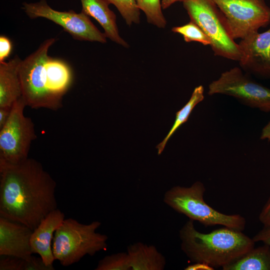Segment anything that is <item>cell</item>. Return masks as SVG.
I'll return each mask as SVG.
<instances>
[{"mask_svg": "<svg viewBox=\"0 0 270 270\" xmlns=\"http://www.w3.org/2000/svg\"><path fill=\"white\" fill-rule=\"evenodd\" d=\"M204 184L196 181L189 187L175 186L167 190L164 202L176 212L205 226L221 225L243 232L245 218L239 214H226L216 210L204 201Z\"/></svg>", "mask_w": 270, "mask_h": 270, "instance_id": "obj_5", "label": "cell"}, {"mask_svg": "<svg viewBox=\"0 0 270 270\" xmlns=\"http://www.w3.org/2000/svg\"><path fill=\"white\" fill-rule=\"evenodd\" d=\"M214 269V268L201 262H194V264L189 265L184 268L186 270H213Z\"/></svg>", "mask_w": 270, "mask_h": 270, "instance_id": "obj_29", "label": "cell"}, {"mask_svg": "<svg viewBox=\"0 0 270 270\" xmlns=\"http://www.w3.org/2000/svg\"><path fill=\"white\" fill-rule=\"evenodd\" d=\"M223 270H270V246L266 244L254 247Z\"/></svg>", "mask_w": 270, "mask_h": 270, "instance_id": "obj_17", "label": "cell"}, {"mask_svg": "<svg viewBox=\"0 0 270 270\" xmlns=\"http://www.w3.org/2000/svg\"><path fill=\"white\" fill-rule=\"evenodd\" d=\"M96 270H130L128 255L126 252H120L106 256L100 260Z\"/></svg>", "mask_w": 270, "mask_h": 270, "instance_id": "obj_22", "label": "cell"}, {"mask_svg": "<svg viewBox=\"0 0 270 270\" xmlns=\"http://www.w3.org/2000/svg\"><path fill=\"white\" fill-rule=\"evenodd\" d=\"M82 10L97 20L104 31V34L112 42L128 48V44L120 36L116 23V16L105 0H80Z\"/></svg>", "mask_w": 270, "mask_h": 270, "instance_id": "obj_15", "label": "cell"}, {"mask_svg": "<svg viewBox=\"0 0 270 270\" xmlns=\"http://www.w3.org/2000/svg\"><path fill=\"white\" fill-rule=\"evenodd\" d=\"M12 108L4 107L0 108V128L6 122L11 111Z\"/></svg>", "mask_w": 270, "mask_h": 270, "instance_id": "obj_28", "label": "cell"}, {"mask_svg": "<svg viewBox=\"0 0 270 270\" xmlns=\"http://www.w3.org/2000/svg\"><path fill=\"white\" fill-rule=\"evenodd\" d=\"M172 31L183 36L186 42H196L203 45H210V38L195 22L190 20L188 24L172 28Z\"/></svg>", "mask_w": 270, "mask_h": 270, "instance_id": "obj_20", "label": "cell"}, {"mask_svg": "<svg viewBox=\"0 0 270 270\" xmlns=\"http://www.w3.org/2000/svg\"><path fill=\"white\" fill-rule=\"evenodd\" d=\"M56 184L32 158L16 164L0 160V216L32 230L58 208Z\"/></svg>", "mask_w": 270, "mask_h": 270, "instance_id": "obj_1", "label": "cell"}, {"mask_svg": "<svg viewBox=\"0 0 270 270\" xmlns=\"http://www.w3.org/2000/svg\"><path fill=\"white\" fill-rule=\"evenodd\" d=\"M12 49L10 40L4 36H0V63L5 62L10 56Z\"/></svg>", "mask_w": 270, "mask_h": 270, "instance_id": "obj_25", "label": "cell"}, {"mask_svg": "<svg viewBox=\"0 0 270 270\" xmlns=\"http://www.w3.org/2000/svg\"><path fill=\"white\" fill-rule=\"evenodd\" d=\"M22 60L16 55L0 63V108H12L22 96L18 70Z\"/></svg>", "mask_w": 270, "mask_h": 270, "instance_id": "obj_14", "label": "cell"}, {"mask_svg": "<svg viewBox=\"0 0 270 270\" xmlns=\"http://www.w3.org/2000/svg\"><path fill=\"white\" fill-rule=\"evenodd\" d=\"M64 216V213L58 208L49 214L32 230L30 240L32 254H38L48 266H53L55 260L52 242Z\"/></svg>", "mask_w": 270, "mask_h": 270, "instance_id": "obj_13", "label": "cell"}, {"mask_svg": "<svg viewBox=\"0 0 270 270\" xmlns=\"http://www.w3.org/2000/svg\"><path fill=\"white\" fill-rule=\"evenodd\" d=\"M191 21L197 24L210 40L214 54L239 61L242 52L232 37L224 17L212 0H184L182 2Z\"/></svg>", "mask_w": 270, "mask_h": 270, "instance_id": "obj_6", "label": "cell"}, {"mask_svg": "<svg viewBox=\"0 0 270 270\" xmlns=\"http://www.w3.org/2000/svg\"><path fill=\"white\" fill-rule=\"evenodd\" d=\"M54 266H48L42 258L32 256L24 260L23 270H54Z\"/></svg>", "mask_w": 270, "mask_h": 270, "instance_id": "obj_24", "label": "cell"}, {"mask_svg": "<svg viewBox=\"0 0 270 270\" xmlns=\"http://www.w3.org/2000/svg\"><path fill=\"white\" fill-rule=\"evenodd\" d=\"M194 222L189 220L179 232L181 249L192 262L222 268L254 247L253 239L242 231L224 226L204 234Z\"/></svg>", "mask_w": 270, "mask_h": 270, "instance_id": "obj_3", "label": "cell"}, {"mask_svg": "<svg viewBox=\"0 0 270 270\" xmlns=\"http://www.w3.org/2000/svg\"><path fill=\"white\" fill-rule=\"evenodd\" d=\"M55 38L44 40L33 53L22 60L18 70L22 98L32 108L57 110L73 81L70 66L62 60L48 56Z\"/></svg>", "mask_w": 270, "mask_h": 270, "instance_id": "obj_2", "label": "cell"}, {"mask_svg": "<svg viewBox=\"0 0 270 270\" xmlns=\"http://www.w3.org/2000/svg\"><path fill=\"white\" fill-rule=\"evenodd\" d=\"M22 9L32 19L43 18L58 24L69 33L74 39L80 40L106 42V36L92 24L89 16L81 12L73 10L60 12L52 8L46 0L36 2H24Z\"/></svg>", "mask_w": 270, "mask_h": 270, "instance_id": "obj_10", "label": "cell"}, {"mask_svg": "<svg viewBox=\"0 0 270 270\" xmlns=\"http://www.w3.org/2000/svg\"><path fill=\"white\" fill-rule=\"evenodd\" d=\"M26 106L22 96L13 104L8 120L0 128V160L16 164L28 158L36 134L34 122L24 114Z\"/></svg>", "mask_w": 270, "mask_h": 270, "instance_id": "obj_7", "label": "cell"}, {"mask_svg": "<svg viewBox=\"0 0 270 270\" xmlns=\"http://www.w3.org/2000/svg\"><path fill=\"white\" fill-rule=\"evenodd\" d=\"M204 98V86L200 85L196 87L188 102L176 112L174 122L168 134L162 141L156 146L158 150V154H160L162 152L170 138L182 124L188 120L193 109L198 104L202 102Z\"/></svg>", "mask_w": 270, "mask_h": 270, "instance_id": "obj_18", "label": "cell"}, {"mask_svg": "<svg viewBox=\"0 0 270 270\" xmlns=\"http://www.w3.org/2000/svg\"><path fill=\"white\" fill-rule=\"evenodd\" d=\"M109 4L116 6L126 24L131 26L133 23L139 24L140 10L136 0H105Z\"/></svg>", "mask_w": 270, "mask_h": 270, "instance_id": "obj_21", "label": "cell"}, {"mask_svg": "<svg viewBox=\"0 0 270 270\" xmlns=\"http://www.w3.org/2000/svg\"><path fill=\"white\" fill-rule=\"evenodd\" d=\"M242 55L238 61L242 70L261 79L270 78V28L250 33L238 43Z\"/></svg>", "mask_w": 270, "mask_h": 270, "instance_id": "obj_11", "label": "cell"}, {"mask_svg": "<svg viewBox=\"0 0 270 270\" xmlns=\"http://www.w3.org/2000/svg\"><path fill=\"white\" fill-rule=\"evenodd\" d=\"M260 139L270 141V121L262 128L260 134Z\"/></svg>", "mask_w": 270, "mask_h": 270, "instance_id": "obj_30", "label": "cell"}, {"mask_svg": "<svg viewBox=\"0 0 270 270\" xmlns=\"http://www.w3.org/2000/svg\"><path fill=\"white\" fill-rule=\"evenodd\" d=\"M252 239L254 242H261L270 246V225L264 226Z\"/></svg>", "mask_w": 270, "mask_h": 270, "instance_id": "obj_26", "label": "cell"}, {"mask_svg": "<svg viewBox=\"0 0 270 270\" xmlns=\"http://www.w3.org/2000/svg\"><path fill=\"white\" fill-rule=\"evenodd\" d=\"M101 222L82 224L72 218H64L56 230L52 250L55 260L68 266L86 255L93 256L108 248L106 235L96 232Z\"/></svg>", "mask_w": 270, "mask_h": 270, "instance_id": "obj_4", "label": "cell"}, {"mask_svg": "<svg viewBox=\"0 0 270 270\" xmlns=\"http://www.w3.org/2000/svg\"><path fill=\"white\" fill-rule=\"evenodd\" d=\"M208 94L230 96L249 107L270 112V88L254 80L240 68L222 73L209 84Z\"/></svg>", "mask_w": 270, "mask_h": 270, "instance_id": "obj_8", "label": "cell"}, {"mask_svg": "<svg viewBox=\"0 0 270 270\" xmlns=\"http://www.w3.org/2000/svg\"><path fill=\"white\" fill-rule=\"evenodd\" d=\"M24 259L13 256H0V270H23Z\"/></svg>", "mask_w": 270, "mask_h": 270, "instance_id": "obj_23", "label": "cell"}, {"mask_svg": "<svg viewBox=\"0 0 270 270\" xmlns=\"http://www.w3.org/2000/svg\"><path fill=\"white\" fill-rule=\"evenodd\" d=\"M224 15L232 37L242 39L270 24L264 0H212Z\"/></svg>", "mask_w": 270, "mask_h": 270, "instance_id": "obj_9", "label": "cell"}, {"mask_svg": "<svg viewBox=\"0 0 270 270\" xmlns=\"http://www.w3.org/2000/svg\"><path fill=\"white\" fill-rule=\"evenodd\" d=\"M130 270H162L166 264L164 256L152 245L141 242L128 247Z\"/></svg>", "mask_w": 270, "mask_h": 270, "instance_id": "obj_16", "label": "cell"}, {"mask_svg": "<svg viewBox=\"0 0 270 270\" xmlns=\"http://www.w3.org/2000/svg\"><path fill=\"white\" fill-rule=\"evenodd\" d=\"M140 10L145 14L147 21L158 28H164L166 20L162 11L160 0H136Z\"/></svg>", "mask_w": 270, "mask_h": 270, "instance_id": "obj_19", "label": "cell"}, {"mask_svg": "<svg viewBox=\"0 0 270 270\" xmlns=\"http://www.w3.org/2000/svg\"><path fill=\"white\" fill-rule=\"evenodd\" d=\"M258 218L264 226L270 225V196L263 206Z\"/></svg>", "mask_w": 270, "mask_h": 270, "instance_id": "obj_27", "label": "cell"}, {"mask_svg": "<svg viewBox=\"0 0 270 270\" xmlns=\"http://www.w3.org/2000/svg\"><path fill=\"white\" fill-rule=\"evenodd\" d=\"M183 0H162V7L163 9H166L177 2H182Z\"/></svg>", "mask_w": 270, "mask_h": 270, "instance_id": "obj_31", "label": "cell"}, {"mask_svg": "<svg viewBox=\"0 0 270 270\" xmlns=\"http://www.w3.org/2000/svg\"><path fill=\"white\" fill-rule=\"evenodd\" d=\"M32 232L28 226L0 216V256L30 258Z\"/></svg>", "mask_w": 270, "mask_h": 270, "instance_id": "obj_12", "label": "cell"}]
</instances>
